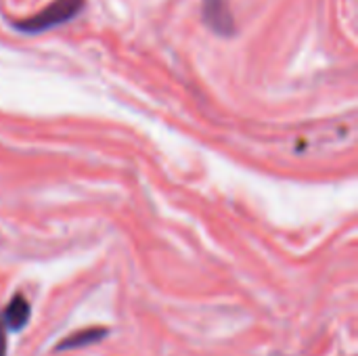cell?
<instances>
[{"label":"cell","mask_w":358,"mask_h":356,"mask_svg":"<svg viewBox=\"0 0 358 356\" xmlns=\"http://www.w3.org/2000/svg\"><path fill=\"white\" fill-rule=\"evenodd\" d=\"M107 336V329L103 327H94V329H84L76 336H69L67 340H63L57 350H71V348H82V346H90L99 340H103Z\"/></svg>","instance_id":"277c9868"},{"label":"cell","mask_w":358,"mask_h":356,"mask_svg":"<svg viewBox=\"0 0 358 356\" xmlns=\"http://www.w3.org/2000/svg\"><path fill=\"white\" fill-rule=\"evenodd\" d=\"M82 8H84V0H52L40 13H36L23 21H17L15 27L25 34H40L50 27L71 21L73 17H78L82 13Z\"/></svg>","instance_id":"6da1fadb"},{"label":"cell","mask_w":358,"mask_h":356,"mask_svg":"<svg viewBox=\"0 0 358 356\" xmlns=\"http://www.w3.org/2000/svg\"><path fill=\"white\" fill-rule=\"evenodd\" d=\"M203 19L212 31L218 36H233L235 34V19L227 0H203Z\"/></svg>","instance_id":"7a4b0ae2"},{"label":"cell","mask_w":358,"mask_h":356,"mask_svg":"<svg viewBox=\"0 0 358 356\" xmlns=\"http://www.w3.org/2000/svg\"><path fill=\"white\" fill-rule=\"evenodd\" d=\"M2 321L10 332H19L29 321V302L23 296H15L2 313Z\"/></svg>","instance_id":"3957f363"},{"label":"cell","mask_w":358,"mask_h":356,"mask_svg":"<svg viewBox=\"0 0 358 356\" xmlns=\"http://www.w3.org/2000/svg\"><path fill=\"white\" fill-rule=\"evenodd\" d=\"M4 353H6V340H4V329L0 325V356H4Z\"/></svg>","instance_id":"5b68a950"}]
</instances>
